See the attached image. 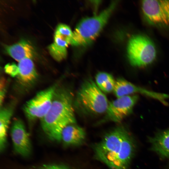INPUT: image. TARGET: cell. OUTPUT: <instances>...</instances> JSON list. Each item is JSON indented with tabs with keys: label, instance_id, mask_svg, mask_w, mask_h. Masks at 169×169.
<instances>
[{
	"label": "cell",
	"instance_id": "cell-9",
	"mask_svg": "<svg viewBox=\"0 0 169 169\" xmlns=\"http://www.w3.org/2000/svg\"><path fill=\"white\" fill-rule=\"evenodd\" d=\"M73 35L70 28L63 23L57 26L55 31L54 42L48 49L51 55L56 60L60 61L67 56V48L70 44Z\"/></svg>",
	"mask_w": 169,
	"mask_h": 169
},
{
	"label": "cell",
	"instance_id": "cell-8",
	"mask_svg": "<svg viewBox=\"0 0 169 169\" xmlns=\"http://www.w3.org/2000/svg\"><path fill=\"white\" fill-rule=\"evenodd\" d=\"M138 99L137 95L117 98L109 102L103 121L120 123L131 112Z\"/></svg>",
	"mask_w": 169,
	"mask_h": 169
},
{
	"label": "cell",
	"instance_id": "cell-14",
	"mask_svg": "<svg viewBox=\"0 0 169 169\" xmlns=\"http://www.w3.org/2000/svg\"><path fill=\"white\" fill-rule=\"evenodd\" d=\"M18 78L23 84H30L37 79V74L32 59L25 58L18 62Z\"/></svg>",
	"mask_w": 169,
	"mask_h": 169
},
{
	"label": "cell",
	"instance_id": "cell-6",
	"mask_svg": "<svg viewBox=\"0 0 169 169\" xmlns=\"http://www.w3.org/2000/svg\"><path fill=\"white\" fill-rule=\"evenodd\" d=\"M57 86L54 85L39 92L25 104L23 110L28 119H41L46 115L51 106Z\"/></svg>",
	"mask_w": 169,
	"mask_h": 169
},
{
	"label": "cell",
	"instance_id": "cell-20",
	"mask_svg": "<svg viewBox=\"0 0 169 169\" xmlns=\"http://www.w3.org/2000/svg\"><path fill=\"white\" fill-rule=\"evenodd\" d=\"M6 83L4 79L1 78L0 80V105H2L3 101L6 92Z\"/></svg>",
	"mask_w": 169,
	"mask_h": 169
},
{
	"label": "cell",
	"instance_id": "cell-10",
	"mask_svg": "<svg viewBox=\"0 0 169 169\" xmlns=\"http://www.w3.org/2000/svg\"><path fill=\"white\" fill-rule=\"evenodd\" d=\"M11 136L15 152L23 156L29 155L32 151L31 143L24 125L20 119L15 118L13 120Z\"/></svg>",
	"mask_w": 169,
	"mask_h": 169
},
{
	"label": "cell",
	"instance_id": "cell-7",
	"mask_svg": "<svg viewBox=\"0 0 169 169\" xmlns=\"http://www.w3.org/2000/svg\"><path fill=\"white\" fill-rule=\"evenodd\" d=\"M141 7L143 17L150 24L169 26V0H143Z\"/></svg>",
	"mask_w": 169,
	"mask_h": 169
},
{
	"label": "cell",
	"instance_id": "cell-1",
	"mask_svg": "<svg viewBox=\"0 0 169 169\" xmlns=\"http://www.w3.org/2000/svg\"><path fill=\"white\" fill-rule=\"evenodd\" d=\"M135 148L134 141L127 130L119 125L96 144L94 150L96 158L110 169H127Z\"/></svg>",
	"mask_w": 169,
	"mask_h": 169
},
{
	"label": "cell",
	"instance_id": "cell-5",
	"mask_svg": "<svg viewBox=\"0 0 169 169\" xmlns=\"http://www.w3.org/2000/svg\"><path fill=\"white\" fill-rule=\"evenodd\" d=\"M127 55L131 64L136 67L146 66L152 63L156 56V50L152 41L142 34L132 36L128 43Z\"/></svg>",
	"mask_w": 169,
	"mask_h": 169
},
{
	"label": "cell",
	"instance_id": "cell-13",
	"mask_svg": "<svg viewBox=\"0 0 169 169\" xmlns=\"http://www.w3.org/2000/svg\"><path fill=\"white\" fill-rule=\"evenodd\" d=\"M5 49L8 54L18 62L25 58L32 59L35 54L33 46L24 40L11 45L6 46Z\"/></svg>",
	"mask_w": 169,
	"mask_h": 169
},
{
	"label": "cell",
	"instance_id": "cell-2",
	"mask_svg": "<svg viewBox=\"0 0 169 169\" xmlns=\"http://www.w3.org/2000/svg\"><path fill=\"white\" fill-rule=\"evenodd\" d=\"M72 95L65 88L56 89L51 107L41 119L42 128L50 140L61 141V133L67 125L76 123Z\"/></svg>",
	"mask_w": 169,
	"mask_h": 169
},
{
	"label": "cell",
	"instance_id": "cell-21",
	"mask_svg": "<svg viewBox=\"0 0 169 169\" xmlns=\"http://www.w3.org/2000/svg\"><path fill=\"white\" fill-rule=\"evenodd\" d=\"M36 169H69L64 166L55 164L43 165Z\"/></svg>",
	"mask_w": 169,
	"mask_h": 169
},
{
	"label": "cell",
	"instance_id": "cell-19",
	"mask_svg": "<svg viewBox=\"0 0 169 169\" xmlns=\"http://www.w3.org/2000/svg\"><path fill=\"white\" fill-rule=\"evenodd\" d=\"M5 72L12 77L17 76L18 74V66L13 64H8L5 67Z\"/></svg>",
	"mask_w": 169,
	"mask_h": 169
},
{
	"label": "cell",
	"instance_id": "cell-4",
	"mask_svg": "<svg viewBox=\"0 0 169 169\" xmlns=\"http://www.w3.org/2000/svg\"><path fill=\"white\" fill-rule=\"evenodd\" d=\"M76 102L82 111L93 115L105 113L109 103L106 96L90 78L81 85L77 93Z\"/></svg>",
	"mask_w": 169,
	"mask_h": 169
},
{
	"label": "cell",
	"instance_id": "cell-15",
	"mask_svg": "<svg viewBox=\"0 0 169 169\" xmlns=\"http://www.w3.org/2000/svg\"><path fill=\"white\" fill-rule=\"evenodd\" d=\"M12 107H8L1 109L0 112V150L3 151L7 143V135L10 120L13 113Z\"/></svg>",
	"mask_w": 169,
	"mask_h": 169
},
{
	"label": "cell",
	"instance_id": "cell-11",
	"mask_svg": "<svg viewBox=\"0 0 169 169\" xmlns=\"http://www.w3.org/2000/svg\"><path fill=\"white\" fill-rule=\"evenodd\" d=\"M113 91L117 98L138 93L158 100L165 105H167L166 101L169 97L167 95L148 90L123 78H118L115 80Z\"/></svg>",
	"mask_w": 169,
	"mask_h": 169
},
{
	"label": "cell",
	"instance_id": "cell-18",
	"mask_svg": "<svg viewBox=\"0 0 169 169\" xmlns=\"http://www.w3.org/2000/svg\"><path fill=\"white\" fill-rule=\"evenodd\" d=\"M115 82V80L112 77L103 85L100 89L105 93H110L113 91Z\"/></svg>",
	"mask_w": 169,
	"mask_h": 169
},
{
	"label": "cell",
	"instance_id": "cell-3",
	"mask_svg": "<svg viewBox=\"0 0 169 169\" xmlns=\"http://www.w3.org/2000/svg\"><path fill=\"white\" fill-rule=\"evenodd\" d=\"M116 5L115 2L112 3L98 15L81 20L73 32L70 44L75 46H85L91 43L106 23Z\"/></svg>",
	"mask_w": 169,
	"mask_h": 169
},
{
	"label": "cell",
	"instance_id": "cell-17",
	"mask_svg": "<svg viewBox=\"0 0 169 169\" xmlns=\"http://www.w3.org/2000/svg\"><path fill=\"white\" fill-rule=\"evenodd\" d=\"M113 76L110 74L104 72H100L98 73L95 77V80L98 87L100 89Z\"/></svg>",
	"mask_w": 169,
	"mask_h": 169
},
{
	"label": "cell",
	"instance_id": "cell-12",
	"mask_svg": "<svg viewBox=\"0 0 169 169\" xmlns=\"http://www.w3.org/2000/svg\"><path fill=\"white\" fill-rule=\"evenodd\" d=\"M85 133L84 129L76 123L66 126L61 133V141L67 146H76L84 141Z\"/></svg>",
	"mask_w": 169,
	"mask_h": 169
},
{
	"label": "cell",
	"instance_id": "cell-16",
	"mask_svg": "<svg viewBox=\"0 0 169 169\" xmlns=\"http://www.w3.org/2000/svg\"><path fill=\"white\" fill-rule=\"evenodd\" d=\"M151 141L153 150L163 157H169V130L158 134Z\"/></svg>",
	"mask_w": 169,
	"mask_h": 169
}]
</instances>
